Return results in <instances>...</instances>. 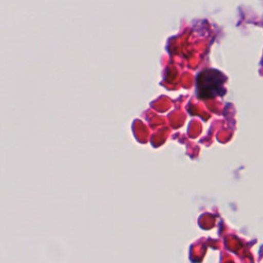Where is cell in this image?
Returning a JSON list of instances; mask_svg holds the SVG:
<instances>
[{
	"label": "cell",
	"mask_w": 263,
	"mask_h": 263,
	"mask_svg": "<svg viewBox=\"0 0 263 263\" xmlns=\"http://www.w3.org/2000/svg\"><path fill=\"white\" fill-rule=\"evenodd\" d=\"M225 79L222 74L215 70H205L197 77V87L202 98L213 97L219 93Z\"/></svg>",
	"instance_id": "cell-1"
}]
</instances>
